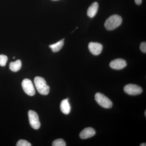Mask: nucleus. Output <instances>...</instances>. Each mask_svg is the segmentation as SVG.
Returning a JSON list of instances; mask_svg holds the SVG:
<instances>
[{
	"mask_svg": "<svg viewBox=\"0 0 146 146\" xmlns=\"http://www.w3.org/2000/svg\"><path fill=\"white\" fill-rule=\"evenodd\" d=\"M8 60V58L3 54L0 55V65L2 67L5 66Z\"/></svg>",
	"mask_w": 146,
	"mask_h": 146,
	"instance_id": "nucleus-15",
	"label": "nucleus"
},
{
	"mask_svg": "<svg viewBox=\"0 0 146 146\" xmlns=\"http://www.w3.org/2000/svg\"><path fill=\"white\" fill-rule=\"evenodd\" d=\"M64 44V39L58 41L57 43L53 44L50 45L49 47L54 52H56L59 51L63 48Z\"/></svg>",
	"mask_w": 146,
	"mask_h": 146,
	"instance_id": "nucleus-12",
	"label": "nucleus"
},
{
	"mask_svg": "<svg viewBox=\"0 0 146 146\" xmlns=\"http://www.w3.org/2000/svg\"><path fill=\"white\" fill-rule=\"evenodd\" d=\"M95 98L97 102L104 108H110L112 107V101L104 94L97 93L95 95Z\"/></svg>",
	"mask_w": 146,
	"mask_h": 146,
	"instance_id": "nucleus-3",
	"label": "nucleus"
},
{
	"mask_svg": "<svg viewBox=\"0 0 146 146\" xmlns=\"http://www.w3.org/2000/svg\"><path fill=\"white\" fill-rule=\"evenodd\" d=\"M53 146H66V143L63 139L59 138L56 139L53 142Z\"/></svg>",
	"mask_w": 146,
	"mask_h": 146,
	"instance_id": "nucleus-14",
	"label": "nucleus"
},
{
	"mask_svg": "<svg viewBox=\"0 0 146 146\" xmlns=\"http://www.w3.org/2000/svg\"><path fill=\"white\" fill-rule=\"evenodd\" d=\"M145 116H146V111L145 110Z\"/></svg>",
	"mask_w": 146,
	"mask_h": 146,
	"instance_id": "nucleus-20",
	"label": "nucleus"
},
{
	"mask_svg": "<svg viewBox=\"0 0 146 146\" xmlns=\"http://www.w3.org/2000/svg\"><path fill=\"white\" fill-rule=\"evenodd\" d=\"M88 47L90 52L94 55H98L102 51V45L97 42H90Z\"/></svg>",
	"mask_w": 146,
	"mask_h": 146,
	"instance_id": "nucleus-8",
	"label": "nucleus"
},
{
	"mask_svg": "<svg viewBox=\"0 0 146 146\" xmlns=\"http://www.w3.org/2000/svg\"><path fill=\"white\" fill-rule=\"evenodd\" d=\"M98 7L99 5L98 3L96 2L93 3L87 10V14L88 16L91 18L95 17L98 12Z\"/></svg>",
	"mask_w": 146,
	"mask_h": 146,
	"instance_id": "nucleus-11",
	"label": "nucleus"
},
{
	"mask_svg": "<svg viewBox=\"0 0 146 146\" xmlns=\"http://www.w3.org/2000/svg\"><path fill=\"white\" fill-rule=\"evenodd\" d=\"M22 86L25 93L29 96H34L35 94L33 84L30 80L25 79L22 82Z\"/></svg>",
	"mask_w": 146,
	"mask_h": 146,
	"instance_id": "nucleus-5",
	"label": "nucleus"
},
{
	"mask_svg": "<svg viewBox=\"0 0 146 146\" xmlns=\"http://www.w3.org/2000/svg\"><path fill=\"white\" fill-rule=\"evenodd\" d=\"M126 66L127 63L125 60L121 58L115 59L110 63V68L114 70H122Z\"/></svg>",
	"mask_w": 146,
	"mask_h": 146,
	"instance_id": "nucleus-7",
	"label": "nucleus"
},
{
	"mask_svg": "<svg viewBox=\"0 0 146 146\" xmlns=\"http://www.w3.org/2000/svg\"><path fill=\"white\" fill-rule=\"evenodd\" d=\"M125 93L131 96H136L141 94L143 92L141 87L134 84H128L124 87Z\"/></svg>",
	"mask_w": 146,
	"mask_h": 146,
	"instance_id": "nucleus-6",
	"label": "nucleus"
},
{
	"mask_svg": "<svg viewBox=\"0 0 146 146\" xmlns=\"http://www.w3.org/2000/svg\"><path fill=\"white\" fill-rule=\"evenodd\" d=\"M60 109L61 112L65 115H68L71 111L70 105L69 102V99L63 100L60 103Z\"/></svg>",
	"mask_w": 146,
	"mask_h": 146,
	"instance_id": "nucleus-10",
	"label": "nucleus"
},
{
	"mask_svg": "<svg viewBox=\"0 0 146 146\" xmlns=\"http://www.w3.org/2000/svg\"><path fill=\"white\" fill-rule=\"evenodd\" d=\"M140 49L143 52H146V43L145 42H143L140 45Z\"/></svg>",
	"mask_w": 146,
	"mask_h": 146,
	"instance_id": "nucleus-17",
	"label": "nucleus"
},
{
	"mask_svg": "<svg viewBox=\"0 0 146 146\" xmlns=\"http://www.w3.org/2000/svg\"><path fill=\"white\" fill-rule=\"evenodd\" d=\"M22 66L21 60H18L14 62H11L9 64V69L13 72H17L20 70Z\"/></svg>",
	"mask_w": 146,
	"mask_h": 146,
	"instance_id": "nucleus-13",
	"label": "nucleus"
},
{
	"mask_svg": "<svg viewBox=\"0 0 146 146\" xmlns=\"http://www.w3.org/2000/svg\"><path fill=\"white\" fill-rule=\"evenodd\" d=\"M28 117L31 127L35 129H39L41 125L37 113L33 110H29L28 112Z\"/></svg>",
	"mask_w": 146,
	"mask_h": 146,
	"instance_id": "nucleus-4",
	"label": "nucleus"
},
{
	"mask_svg": "<svg viewBox=\"0 0 146 146\" xmlns=\"http://www.w3.org/2000/svg\"><path fill=\"white\" fill-rule=\"evenodd\" d=\"M17 146H31V145L28 141L25 140H20L16 144Z\"/></svg>",
	"mask_w": 146,
	"mask_h": 146,
	"instance_id": "nucleus-16",
	"label": "nucleus"
},
{
	"mask_svg": "<svg viewBox=\"0 0 146 146\" xmlns=\"http://www.w3.org/2000/svg\"><path fill=\"white\" fill-rule=\"evenodd\" d=\"M34 81L36 90L39 94L44 96L49 94L50 87L47 85L44 79L41 77L36 76L34 78Z\"/></svg>",
	"mask_w": 146,
	"mask_h": 146,
	"instance_id": "nucleus-1",
	"label": "nucleus"
},
{
	"mask_svg": "<svg viewBox=\"0 0 146 146\" xmlns=\"http://www.w3.org/2000/svg\"><path fill=\"white\" fill-rule=\"evenodd\" d=\"M52 1H57V0H52Z\"/></svg>",
	"mask_w": 146,
	"mask_h": 146,
	"instance_id": "nucleus-21",
	"label": "nucleus"
},
{
	"mask_svg": "<svg viewBox=\"0 0 146 146\" xmlns=\"http://www.w3.org/2000/svg\"><path fill=\"white\" fill-rule=\"evenodd\" d=\"M135 2L138 5H140L142 3V0H135Z\"/></svg>",
	"mask_w": 146,
	"mask_h": 146,
	"instance_id": "nucleus-18",
	"label": "nucleus"
},
{
	"mask_svg": "<svg viewBox=\"0 0 146 146\" xmlns=\"http://www.w3.org/2000/svg\"><path fill=\"white\" fill-rule=\"evenodd\" d=\"M96 131L92 127H86L82 131L79 136L82 139H86L93 137L96 134Z\"/></svg>",
	"mask_w": 146,
	"mask_h": 146,
	"instance_id": "nucleus-9",
	"label": "nucleus"
},
{
	"mask_svg": "<svg viewBox=\"0 0 146 146\" xmlns=\"http://www.w3.org/2000/svg\"><path fill=\"white\" fill-rule=\"evenodd\" d=\"M146 143H143L141 144L140 145V146H146Z\"/></svg>",
	"mask_w": 146,
	"mask_h": 146,
	"instance_id": "nucleus-19",
	"label": "nucleus"
},
{
	"mask_svg": "<svg viewBox=\"0 0 146 146\" xmlns=\"http://www.w3.org/2000/svg\"><path fill=\"white\" fill-rule=\"evenodd\" d=\"M122 22V19L121 16L118 15H112L106 21L105 27L108 30H113L119 26Z\"/></svg>",
	"mask_w": 146,
	"mask_h": 146,
	"instance_id": "nucleus-2",
	"label": "nucleus"
}]
</instances>
